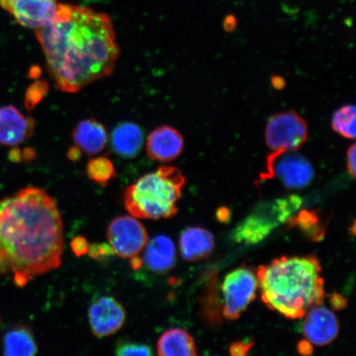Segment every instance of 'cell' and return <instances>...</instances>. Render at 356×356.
<instances>
[{"label":"cell","instance_id":"obj_1","mask_svg":"<svg viewBox=\"0 0 356 356\" xmlns=\"http://www.w3.org/2000/svg\"><path fill=\"white\" fill-rule=\"evenodd\" d=\"M35 31L49 74L60 91L78 92L113 73L120 50L106 13L59 3L51 21Z\"/></svg>","mask_w":356,"mask_h":356},{"label":"cell","instance_id":"obj_2","mask_svg":"<svg viewBox=\"0 0 356 356\" xmlns=\"http://www.w3.org/2000/svg\"><path fill=\"white\" fill-rule=\"evenodd\" d=\"M63 250V222L46 191L29 186L0 200V277L24 287L57 269Z\"/></svg>","mask_w":356,"mask_h":356},{"label":"cell","instance_id":"obj_3","mask_svg":"<svg viewBox=\"0 0 356 356\" xmlns=\"http://www.w3.org/2000/svg\"><path fill=\"white\" fill-rule=\"evenodd\" d=\"M257 275L262 301L288 318L305 317L324 300L322 267L314 256L280 257L261 266Z\"/></svg>","mask_w":356,"mask_h":356},{"label":"cell","instance_id":"obj_4","mask_svg":"<svg viewBox=\"0 0 356 356\" xmlns=\"http://www.w3.org/2000/svg\"><path fill=\"white\" fill-rule=\"evenodd\" d=\"M186 178L176 167L161 166L141 177L124 191V204L136 218L158 220L177 213Z\"/></svg>","mask_w":356,"mask_h":356},{"label":"cell","instance_id":"obj_5","mask_svg":"<svg viewBox=\"0 0 356 356\" xmlns=\"http://www.w3.org/2000/svg\"><path fill=\"white\" fill-rule=\"evenodd\" d=\"M302 204V200L300 197L292 195L260 204L236 227L232 238L238 243H259L277 227L291 219Z\"/></svg>","mask_w":356,"mask_h":356},{"label":"cell","instance_id":"obj_6","mask_svg":"<svg viewBox=\"0 0 356 356\" xmlns=\"http://www.w3.org/2000/svg\"><path fill=\"white\" fill-rule=\"evenodd\" d=\"M315 172L308 159L296 151H273L266 159L261 181L277 178L289 189H302L314 179Z\"/></svg>","mask_w":356,"mask_h":356},{"label":"cell","instance_id":"obj_7","mask_svg":"<svg viewBox=\"0 0 356 356\" xmlns=\"http://www.w3.org/2000/svg\"><path fill=\"white\" fill-rule=\"evenodd\" d=\"M308 136L305 120L293 111L274 115L266 127V144L273 151H296Z\"/></svg>","mask_w":356,"mask_h":356},{"label":"cell","instance_id":"obj_8","mask_svg":"<svg viewBox=\"0 0 356 356\" xmlns=\"http://www.w3.org/2000/svg\"><path fill=\"white\" fill-rule=\"evenodd\" d=\"M257 288V275L247 267H240L227 275L221 288L225 317L229 320L238 319L255 299Z\"/></svg>","mask_w":356,"mask_h":356},{"label":"cell","instance_id":"obj_9","mask_svg":"<svg viewBox=\"0 0 356 356\" xmlns=\"http://www.w3.org/2000/svg\"><path fill=\"white\" fill-rule=\"evenodd\" d=\"M106 236L114 254L127 259L139 257L149 242L145 226L132 216L115 218L108 226Z\"/></svg>","mask_w":356,"mask_h":356},{"label":"cell","instance_id":"obj_10","mask_svg":"<svg viewBox=\"0 0 356 356\" xmlns=\"http://www.w3.org/2000/svg\"><path fill=\"white\" fill-rule=\"evenodd\" d=\"M58 4V0H0V6L10 13L17 24L35 30L51 21Z\"/></svg>","mask_w":356,"mask_h":356},{"label":"cell","instance_id":"obj_11","mask_svg":"<svg viewBox=\"0 0 356 356\" xmlns=\"http://www.w3.org/2000/svg\"><path fill=\"white\" fill-rule=\"evenodd\" d=\"M127 313L121 302L113 297L104 296L91 305L89 324L93 335L105 337L118 332L126 322Z\"/></svg>","mask_w":356,"mask_h":356},{"label":"cell","instance_id":"obj_12","mask_svg":"<svg viewBox=\"0 0 356 356\" xmlns=\"http://www.w3.org/2000/svg\"><path fill=\"white\" fill-rule=\"evenodd\" d=\"M302 332L312 344H330L339 333V323L335 314L326 307L315 306L305 315Z\"/></svg>","mask_w":356,"mask_h":356},{"label":"cell","instance_id":"obj_13","mask_svg":"<svg viewBox=\"0 0 356 356\" xmlns=\"http://www.w3.org/2000/svg\"><path fill=\"white\" fill-rule=\"evenodd\" d=\"M184 149V137L176 129L163 126L149 134L146 152L155 161L168 163L179 157Z\"/></svg>","mask_w":356,"mask_h":356},{"label":"cell","instance_id":"obj_14","mask_svg":"<svg viewBox=\"0 0 356 356\" xmlns=\"http://www.w3.org/2000/svg\"><path fill=\"white\" fill-rule=\"evenodd\" d=\"M35 123L32 118L26 117L15 106L0 108V145H19L33 136Z\"/></svg>","mask_w":356,"mask_h":356},{"label":"cell","instance_id":"obj_15","mask_svg":"<svg viewBox=\"0 0 356 356\" xmlns=\"http://www.w3.org/2000/svg\"><path fill=\"white\" fill-rule=\"evenodd\" d=\"M73 140L80 152L95 155L105 149L108 136L104 124L95 119H88L74 128Z\"/></svg>","mask_w":356,"mask_h":356},{"label":"cell","instance_id":"obj_16","mask_svg":"<svg viewBox=\"0 0 356 356\" xmlns=\"http://www.w3.org/2000/svg\"><path fill=\"white\" fill-rule=\"evenodd\" d=\"M215 247V239L208 230L190 227L181 233L179 248L181 257L188 261H197L207 257Z\"/></svg>","mask_w":356,"mask_h":356},{"label":"cell","instance_id":"obj_17","mask_svg":"<svg viewBox=\"0 0 356 356\" xmlns=\"http://www.w3.org/2000/svg\"><path fill=\"white\" fill-rule=\"evenodd\" d=\"M142 260L151 270L159 273H166L176 264L175 243L167 236H156L147 243Z\"/></svg>","mask_w":356,"mask_h":356},{"label":"cell","instance_id":"obj_18","mask_svg":"<svg viewBox=\"0 0 356 356\" xmlns=\"http://www.w3.org/2000/svg\"><path fill=\"white\" fill-rule=\"evenodd\" d=\"M144 144V135L140 127L134 123H123L115 127L111 135L115 153L122 157H136Z\"/></svg>","mask_w":356,"mask_h":356},{"label":"cell","instance_id":"obj_19","mask_svg":"<svg viewBox=\"0 0 356 356\" xmlns=\"http://www.w3.org/2000/svg\"><path fill=\"white\" fill-rule=\"evenodd\" d=\"M157 353L161 356L197 355V347L193 337L180 328H172L163 333L157 344Z\"/></svg>","mask_w":356,"mask_h":356},{"label":"cell","instance_id":"obj_20","mask_svg":"<svg viewBox=\"0 0 356 356\" xmlns=\"http://www.w3.org/2000/svg\"><path fill=\"white\" fill-rule=\"evenodd\" d=\"M33 334L30 328L17 325L3 338V353L8 356H33L38 353Z\"/></svg>","mask_w":356,"mask_h":356},{"label":"cell","instance_id":"obj_21","mask_svg":"<svg viewBox=\"0 0 356 356\" xmlns=\"http://www.w3.org/2000/svg\"><path fill=\"white\" fill-rule=\"evenodd\" d=\"M356 110L354 105L341 106L332 115V127L334 131L347 139L355 137Z\"/></svg>","mask_w":356,"mask_h":356},{"label":"cell","instance_id":"obj_22","mask_svg":"<svg viewBox=\"0 0 356 356\" xmlns=\"http://www.w3.org/2000/svg\"><path fill=\"white\" fill-rule=\"evenodd\" d=\"M86 171L91 180L102 186L108 185L109 181L117 177L113 162L105 157L89 160Z\"/></svg>","mask_w":356,"mask_h":356},{"label":"cell","instance_id":"obj_23","mask_svg":"<svg viewBox=\"0 0 356 356\" xmlns=\"http://www.w3.org/2000/svg\"><path fill=\"white\" fill-rule=\"evenodd\" d=\"M289 220L291 225L299 226L311 238L315 240L323 238L324 231L319 224L317 213L302 211L296 217L293 216Z\"/></svg>","mask_w":356,"mask_h":356},{"label":"cell","instance_id":"obj_24","mask_svg":"<svg viewBox=\"0 0 356 356\" xmlns=\"http://www.w3.org/2000/svg\"><path fill=\"white\" fill-rule=\"evenodd\" d=\"M115 354L120 356L153 355L151 347L141 342L131 341H120L115 346Z\"/></svg>","mask_w":356,"mask_h":356},{"label":"cell","instance_id":"obj_25","mask_svg":"<svg viewBox=\"0 0 356 356\" xmlns=\"http://www.w3.org/2000/svg\"><path fill=\"white\" fill-rule=\"evenodd\" d=\"M89 257L95 260H104L114 254L113 248L106 243H93L89 245L88 252Z\"/></svg>","mask_w":356,"mask_h":356},{"label":"cell","instance_id":"obj_26","mask_svg":"<svg viewBox=\"0 0 356 356\" xmlns=\"http://www.w3.org/2000/svg\"><path fill=\"white\" fill-rule=\"evenodd\" d=\"M70 246L75 256L80 257L88 254L89 244L86 238L83 236L74 237L71 241Z\"/></svg>","mask_w":356,"mask_h":356},{"label":"cell","instance_id":"obj_27","mask_svg":"<svg viewBox=\"0 0 356 356\" xmlns=\"http://www.w3.org/2000/svg\"><path fill=\"white\" fill-rule=\"evenodd\" d=\"M253 346L252 341L235 342L230 346V354L234 356L246 355Z\"/></svg>","mask_w":356,"mask_h":356},{"label":"cell","instance_id":"obj_28","mask_svg":"<svg viewBox=\"0 0 356 356\" xmlns=\"http://www.w3.org/2000/svg\"><path fill=\"white\" fill-rule=\"evenodd\" d=\"M355 145H351L347 151L346 155V165L348 168L350 175L353 177H355Z\"/></svg>","mask_w":356,"mask_h":356},{"label":"cell","instance_id":"obj_29","mask_svg":"<svg viewBox=\"0 0 356 356\" xmlns=\"http://www.w3.org/2000/svg\"><path fill=\"white\" fill-rule=\"evenodd\" d=\"M330 304L334 309L342 310L346 308L347 302L343 296L336 293L330 296Z\"/></svg>","mask_w":356,"mask_h":356},{"label":"cell","instance_id":"obj_30","mask_svg":"<svg viewBox=\"0 0 356 356\" xmlns=\"http://www.w3.org/2000/svg\"><path fill=\"white\" fill-rule=\"evenodd\" d=\"M298 350L301 355H309L313 354V346L309 341H302L298 345Z\"/></svg>","mask_w":356,"mask_h":356},{"label":"cell","instance_id":"obj_31","mask_svg":"<svg viewBox=\"0 0 356 356\" xmlns=\"http://www.w3.org/2000/svg\"><path fill=\"white\" fill-rule=\"evenodd\" d=\"M130 264L131 268L133 270H139L141 268L142 266H143L144 262L142 260V258L139 257H134L132 259H130Z\"/></svg>","mask_w":356,"mask_h":356},{"label":"cell","instance_id":"obj_32","mask_svg":"<svg viewBox=\"0 0 356 356\" xmlns=\"http://www.w3.org/2000/svg\"><path fill=\"white\" fill-rule=\"evenodd\" d=\"M273 83L275 88L277 89L280 88H283L284 86V80L282 78L275 77L273 79Z\"/></svg>","mask_w":356,"mask_h":356},{"label":"cell","instance_id":"obj_33","mask_svg":"<svg viewBox=\"0 0 356 356\" xmlns=\"http://www.w3.org/2000/svg\"><path fill=\"white\" fill-rule=\"evenodd\" d=\"M229 212V211L225 210V209H222V211H220L219 213H222V216L219 217V219L225 221V219H228L229 216H226V213Z\"/></svg>","mask_w":356,"mask_h":356}]
</instances>
